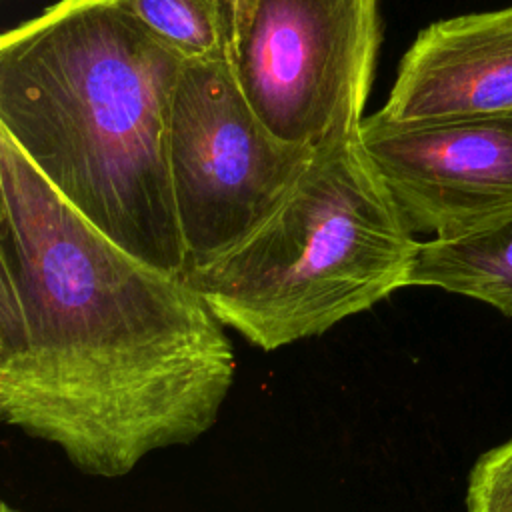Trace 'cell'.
I'll return each instance as SVG.
<instances>
[{
  "instance_id": "11",
  "label": "cell",
  "mask_w": 512,
  "mask_h": 512,
  "mask_svg": "<svg viewBox=\"0 0 512 512\" xmlns=\"http://www.w3.org/2000/svg\"><path fill=\"white\" fill-rule=\"evenodd\" d=\"M0 512H20V510L14 508V506H10L8 502H2V504H0Z\"/></svg>"
},
{
  "instance_id": "2",
  "label": "cell",
  "mask_w": 512,
  "mask_h": 512,
  "mask_svg": "<svg viewBox=\"0 0 512 512\" xmlns=\"http://www.w3.org/2000/svg\"><path fill=\"white\" fill-rule=\"evenodd\" d=\"M182 66L116 0H58L0 40V132L108 238L180 276L168 134Z\"/></svg>"
},
{
  "instance_id": "6",
  "label": "cell",
  "mask_w": 512,
  "mask_h": 512,
  "mask_svg": "<svg viewBox=\"0 0 512 512\" xmlns=\"http://www.w3.org/2000/svg\"><path fill=\"white\" fill-rule=\"evenodd\" d=\"M358 140L414 234L456 238L512 216V112L416 124L370 114Z\"/></svg>"
},
{
  "instance_id": "5",
  "label": "cell",
  "mask_w": 512,
  "mask_h": 512,
  "mask_svg": "<svg viewBox=\"0 0 512 512\" xmlns=\"http://www.w3.org/2000/svg\"><path fill=\"white\" fill-rule=\"evenodd\" d=\"M380 0H234L230 66L282 140L320 148L358 132L380 48Z\"/></svg>"
},
{
  "instance_id": "4",
  "label": "cell",
  "mask_w": 512,
  "mask_h": 512,
  "mask_svg": "<svg viewBox=\"0 0 512 512\" xmlns=\"http://www.w3.org/2000/svg\"><path fill=\"white\" fill-rule=\"evenodd\" d=\"M314 150L282 140L258 118L230 62H184L168 134L184 276L260 228L304 174Z\"/></svg>"
},
{
  "instance_id": "3",
  "label": "cell",
  "mask_w": 512,
  "mask_h": 512,
  "mask_svg": "<svg viewBox=\"0 0 512 512\" xmlns=\"http://www.w3.org/2000/svg\"><path fill=\"white\" fill-rule=\"evenodd\" d=\"M418 248L356 132L316 148L260 228L184 278L226 328L272 352L410 286Z\"/></svg>"
},
{
  "instance_id": "8",
  "label": "cell",
  "mask_w": 512,
  "mask_h": 512,
  "mask_svg": "<svg viewBox=\"0 0 512 512\" xmlns=\"http://www.w3.org/2000/svg\"><path fill=\"white\" fill-rule=\"evenodd\" d=\"M410 286H434L512 316V216L456 238L420 242Z\"/></svg>"
},
{
  "instance_id": "10",
  "label": "cell",
  "mask_w": 512,
  "mask_h": 512,
  "mask_svg": "<svg viewBox=\"0 0 512 512\" xmlns=\"http://www.w3.org/2000/svg\"><path fill=\"white\" fill-rule=\"evenodd\" d=\"M466 512H512V438L474 462L466 486Z\"/></svg>"
},
{
  "instance_id": "7",
  "label": "cell",
  "mask_w": 512,
  "mask_h": 512,
  "mask_svg": "<svg viewBox=\"0 0 512 512\" xmlns=\"http://www.w3.org/2000/svg\"><path fill=\"white\" fill-rule=\"evenodd\" d=\"M506 112H512V6L422 28L374 116L416 124Z\"/></svg>"
},
{
  "instance_id": "9",
  "label": "cell",
  "mask_w": 512,
  "mask_h": 512,
  "mask_svg": "<svg viewBox=\"0 0 512 512\" xmlns=\"http://www.w3.org/2000/svg\"><path fill=\"white\" fill-rule=\"evenodd\" d=\"M184 62H230L234 0H116Z\"/></svg>"
},
{
  "instance_id": "1",
  "label": "cell",
  "mask_w": 512,
  "mask_h": 512,
  "mask_svg": "<svg viewBox=\"0 0 512 512\" xmlns=\"http://www.w3.org/2000/svg\"><path fill=\"white\" fill-rule=\"evenodd\" d=\"M180 274L130 254L0 132V414L80 472L130 474L218 420L232 342Z\"/></svg>"
}]
</instances>
